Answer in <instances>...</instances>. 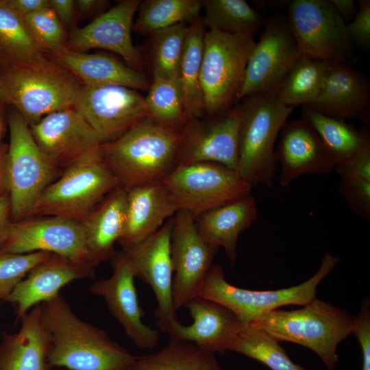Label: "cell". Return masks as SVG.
<instances>
[{"label":"cell","mask_w":370,"mask_h":370,"mask_svg":"<svg viewBox=\"0 0 370 370\" xmlns=\"http://www.w3.org/2000/svg\"><path fill=\"white\" fill-rule=\"evenodd\" d=\"M40 316L49 337L51 368L128 370L137 358L103 330L79 319L60 294L40 304Z\"/></svg>","instance_id":"cell-1"},{"label":"cell","mask_w":370,"mask_h":370,"mask_svg":"<svg viewBox=\"0 0 370 370\" xmlns=\"http://www.w3.org/2000/svg\"><path fill=\"white\" fill-rule=\"evenodd\" d=\"M181 130L147 117L104 143L101 147L102 159L119 187L127 191L162 182L179 164Z\"/></svg>","instance_id":"cell-2"},{"label":"cell","mask_w":370,"mask_h":370,"mask_svg":"<svg viewBox=\"0 0 370 370\" xmlns=\"http://www.w3.org/2000/svg\"><path fill=\"white\" fill-rule=\"evenodd\" d=\"M0 102L16 110L32 125L45 116L72 108L82 84L44 54L0 69Z\"/></svg>","instance_id":"cell-3"},{"label":"cell","mask_w":370,"mask_h":370,"mask_svg":"<svg viewBox=\"0 0 370 370\" xmlns=\"http://www.w3.org/2000/svg\"><path fill=\"white\" fill-rule=\"evenodd\" d=\"M355 317L317 297L301 308L270 311L249 323L278 342H292L315 352L329 370L338 360L339 343L352 334Z\"/></svg>","instance_id":"cell-4"},{"label":"cell","mask_w":370,"mask_h":370,"mask_svg":"<svg viewBox=\"0 0 370 370\" xmlns=\"http://www.w3.org/2000/svg\"><path fill=\"white\" fill-rule=\"evenodd\" d=\"M241 104L236 171L252 188H270L278 169L277 136L293 108L280 101L276 92H263Z\"/></svg>","instance_id":"cell-5"},{"label":"cell","mask_w":370,"mask_h":370,"mask_svg":"<svg viewBox=\"0 0 370 370\" xmlns=\"http://www.w3.org/2000/svg\"><path fill=\"white\" fill-rule=\"evenodd\" d=\"M10 143L7 148L8 192L12 221L34 214L46 188L62 173L42 152L29 125L12 107L8 106Z\"/></svg>","instance_id":"cell-6"},{"label":"cell","mask_w":370,"mask_h":370,"mask_svg":"<svg viewBox=\"0 0 370 370\" xmlns=\"http://www.w3.org/2000/svg\"><path fill=\"white\" fill-rule=\"evenodd\" d=\"M340 258L325 251L313 276L304 282L278 290L254 291L235 286L225 277L223 268L213 264L199 291V297L217 302L232 311L245 323L288 305L305 306L316 298L319 283L337 265Z\"/></svg>","instance_id":"cell-7"},{"label":"cell","mask_w":370,"mask_h":370,"mask_svg":"<svg viewBox=\"0 0 370 370\" xmlns=\"http://www.w3.org/2000/svg\"><path fill=\"white\" fill-rule=\"evenodd\" d=\"M118 187L100 149L64 170L42 193L33 216H54L79 222Z\"/></svg>","instance_id":"cell-8"},{"label":"cell","mask_w":370,"mask_h":370,"mask_svg":"<svg viewBox=\"0 0 370 370\" xmlns=\"http://www.w3.org/2000/svg\"><path fill=\"white\" fill-rule=\"evenodd\" d=\"M255 45L252 36L206 32L200 84L208 115L230 109L236 103Z\"/></svg>","instance_id":"cell-9"},{"label":"cell","mask_w":370,"mask_h":370,"mask_svg":"<svg viewBox=\"0 0 370 370\" xmlns=\"http://www.w3.org/2000/svg\"><path fill=\"white\" fill-rule=\"evenodd\" d=\"M162 183L177 210L195 217L252 190L236 171L214 162L178 164Z\"/></svg>","instance_id":"cell-10"},{"label":"cell","mask_w":370,"mask_h":370,"mask_svg":"<svg viewBox=\"0 0 370 370\" xmlns=\"http://www.w3.org/2000/svg\"><path fill=\"white\" fill-rule=\"evenodd\" d=\"M287 22L301 53L331 64H350L352 42L346 23L328 0H294Z\"/></svg>","instance_id":"cell-11"},{"label":"cell","mask_w":370,"mask_h":370,"mask_svg":"<svg viewBox=\"0 0 370 370\" xmlns=\"http://www.w3.org/2000/svg\"><path fill=\"white\" fill-rule=\"evenodd\" d=\"M301 55L287 19L275 16L267 20L249 56L236 102L260 92H277Z\"/></svg>","instance_id":"cell-12"},{"label":"cell","mask_w":370,"mask_h":370,"mask_svg":"<svg viewBox=\"0 0 370 370\" xmlns=\"http://www.w3.org/2000/svg\"><path fill=\"white\" fill-rule=\"evenodd\" d=\"M47 251L76 262L92 264L84 234L77 221L54 216H32L12 221L0 253Z\"/></svg>","instance_id":"cell-13"},{"label":"cell","mask_w":370,"mask_h":370,"mask_svg":"<svg viewBox=\"0 0 370 370\" xmlns=\"http://www.w3.org/2000/svg\"><path fill=\"white\" fill-rule=\"evenodd\" d=\"M173 217L153 235L139 244L121 251L135 276L141 278L153 291L158 329L169 335L180 323L173 299V270L171 258Z\"/></svg>","instance_id":"cell-14"},{"label":"cell","mask_w":370,"mask_h":370,"mask_svg":"<svg viewBox=\"0 0 370 370\" xmlns=\"http://www.w3.org/2000/svg\"><path fill=\"white\" fill-rule=\"evenodd\" d=\"M170 248L173 299L177 310L197 297L219 248L204 239L196 227L195 217L182 210L173 217Z\"/></svg>","instance_id":"cell-15"},{"label":"cell","mask_w":370,"mask_h":370,"mask_svg":"<svg viewBox=\"0 0 370 370\" xmlns=\"http://www.w3.org/2000/svg\"><path fill=\"white\" fill-rule=\"evenodd\" d=\"M73 108L103 143L116 138L140 120L150 117L145 96L122 86L82 85Z\"/></svg>","instance_id":"cell-16"},{"label":"cell","mask_w":370,"mask_h":370,"mask_svg":"<svg viewBox=\"0 0 370 370\" xmlns=\"http://www.w3.org/2000/svg\"><path fill=\"white\" fill-rule=\"evenodd\" d=\"M241 121V104L188 121L181 130L178 164L214 162L236 171Z\"/></svg>","instance_id":"cell-17"},{"label":"cell","mask_w":370,"mask_h":370,"mask_svg":"<svg viewBox=\"0 0 370 370\" xmlns=\"http://www.w3.org/2000/svg\"><path fill=\"white\" fill-rule=\"evenodd\" d=\"M30 130L42 152L61 171L99 151L103 144L73 107L45 116Z\"/></svg>","instance_id":"cell-18"},{"label":"cell","mask_w":370,"mask_h":370,"mask_svg":"<svg viewBox=\"0 0 370 370\" xmlns=\"http://www.w3.org/2000/svg\"><path fill=\"white\" fill-rule=\"evenodd\" d=\"M140 0H124L102 12L89 24L68 34L67 49L87 52L102 49L119 55L130 67L142 71L143 61L133 45L131 32Z\"/></svg>","instance_id":"cell-19"},{"label":"cell","mask_w":370,"mask_h":370,"mask_svg":"<svg viewBox=\"0 0 370 370\" xmlns=\"http://www.w3.org/2000/svg\"><path fill=\"white\" fill-rule=\"evenodd\" d=\"M112 267L111 276L93 283L90 291L103 297L110 312L135 345L143 349L156 347L159 333L143 321L144 312L134 284L136 276L122 252L114 256Z\"/></svg>","instance_id":"cell-20"},{"label":"cell","mask_w":370,"mask_h":370,"mask_svg":"<svg viewBox=\"0 0 370 370\" xmlns=\"http://www.w3.org/2000/svg\"><path fill=\"white\" fill-rule=\"evenodd\" d=\"M275 156L282 166L279 182L284 188L301 175L328 174L336 166L319 135L304 118L284 123Z\"/></svg>","instance_id":"cell-21"},{"label":"cell","mask_w":370,"mask_h":370,"mask_svg":"<svg viewBox=\"0 0 370 370\" xmlns=\"http://www.w3.org/2000/svg\"><path fill=\"white\" fill-rule=\"evenodd\" d=\"M330 116L345 120L370 119V87L368 80L350 64H332L321 89L310 106Z\"/></svg>","instance_id":"cell-22"},{"label":"cell","mask_w":370,"mask_h":370,"mask_svg":"<svg viewBox=\"0 0 370 370\" xmlns=\"http://www.w3.org/2000/svg\"><path fill=\"white\" fill-rule=\"evenodd\" d=\"M93 275L94 267L52 254L28 273L6 301L15 306L21 319L36 305L56 297L69 283Z\"/></svg>","instance_id":"cell-23"},{"label":"cell","mask_w":370,"mask_h":370,"mask_svg":"<svg viewBox=\"0 0 370 370\" xmlns=\"http://www.w3.org/2000/svg\"><path fill=\"white\" fill-rule=\"evenodd\" d=\"M184 307L193 323H178L169 335L170 338L192 343L213 354L228 351L241 323L236 316L223 305L199 296Z\"/></svg>","instance_id":"cell-24"},{"label":"cell","mask_w":370,"mask_h":370,"mask_svg":"<svg viewBox=\"0 0 370 370\" xmlns=\"http://www.w3.org/2000/svg\"><path fill=\"white\" fill-rule=\"evenodd\" d=\"M177 208L162 182L127 190L125 224L118 243L132 247L156 233Z\"/></svg>","instance_id":"cell-25"},{"label":"cell","mask_w":370,"mask_h":370,"mask_svg":"<svg viewBox=\"0 0 370 370\" xmlns=\"http://www.w3.org/2000/svg\"><path fill=\"white\" fill-rule=\"evenodd\" d=\"M44 55L69 71L83 86L115 85L136 90L149 87L144 73L106 54L77 52L62 47Z\"/></svg>","instance_id":"cell-26"},{"label":"cell","mask_w":370,"mask_h":370,"mask_svg":"<svg viewBox=\"0 0 370 370\" xmlns=\"http://www.w3.org/2000/svg\"><path fill=\"white\" fill-rule=\"evenodd\" d=\"M258 216L255 198L250 194L202 213L195 217V225L206 241L224 249L233 265L237 258L238 237Z\"/></svg>","instance_id":"cell-27"},{"label":"cell","mask_w":370,"mask_h":370,"mask_svg":"<svg viewBox=\"0 0 370 370\" xmlns=\"http://www.w3.org/2000/svg\"><path fill=\"white\" fill-rule=\"evenodd\" d=\"M127 191L116 188L79 221L92 264L95 267L116 255L114 245L125 224Z\"/></svg>","instance_id":"cell-28"},{"label":"cell","mask_w":370,"mask_h":370,"mask_svg":"<svg viewBox=\"0 0 370 370\" xmlns=\"http://www.w3.org/2000/svg\"><path fill=\"white\" fill-rule=\"evenodd\" d=\"M20 330L4 334L0 370H51L47 362L49 337L40 316V304L21 317Z\"/></svg>","instance_id":"cell-29"},{"label":"cell","mask_w":370,"mask_h":370,"mask_svg":"<svg viewBox=\"0 0 370 370\" xmlns=\"http://www.w3.org/2000/svg\"><path fill=\"white\" fill-rule=\"evenodd\" d=\"M205 27L200 18L189 25L178 70L177 79L188 121L199 119L206 113L200 84Z\"/></svg>","instance_id":"cell-30"},{"label":"cell","mask_w":370,"mask_h":370,"mask_svg":"<svg viewBox=\"0 0 370 370\" xmlns=\"http://www.w3.org/2000/svg\"><path fill=\"white\" fill-rule=\"evenodd\" d=\"M302 112L330 152L336 167L347 164L370 143L367 130L358 131L345 120L323 114L308 106H304Z\"/></svg>","instance_id":"cell-31"},{"label":"cell","mask_w":370,"mask_h":370,"mask_svg":"<svg viewBox=\"0 0 370 370\" xmlns=\"http://www.w3.org/2000/svg\"><path fill=\"white\" fill-rule=\"evenodd\" d=\"M128 370H225L214 354L195 344L170 339L158 352L137 356Z\"/></svg>","instance_id":"cell-32"},{"label":"cell","mask_w":370,"mask_h":370,"mask_svg":"<svg viewBox=\"0 0 370 370\" xmlns=\"http://www.w3.org/2000/svg\"><path fill=\"white\" fill-rule=\"evenodd\" d=\"M331 63L301 53L276 95L284 105L293 108L310 106L317 99Z\"/></svg>","instance_id":"cell-33"},{"label":"cell","mask_w":370,"mask_h":370,"mask_svg":"<svg viewBox=\"0 0 370 370\" xmlns=\"http://www.w3.org/2000/svg\"><path fill=\"white\" fill-rule=\"evenodd\" d=\"M201 19L208 30L252 36L267 21L244 0H203Z\"/></svg>","instance_id":"cell-34"},{"label":"cell","mask_w":370,"mask_h":370,"mask_svg":"<svg viewBox=\"0 0 370 370\" xmlns=\"http://www.w3.org/2000/svg\"><path fill=\"white\" fill-rule=\"evenodd\" d=\"M201 8L199 0H145L138 6L132 30L151 36L177 24H191L199 19Z\"/></svg>","instance_id":"cell-35"},{"label":"cell","mask_w":370,"mask_h":370,"mask_svg":"<svg viewBox=\"0 0 370 370\" xmlns=\"http://www.w3.org/2000/svg\"><path fill=\"white\" fill-rule=\"evenodd\" d=\"M23 18L0 0V69L43 55Z\"/></svg>","instance_id":"cell-36"},{"label":"cell","mask_w":370,"mask_h":370,"mask_svg":"<svg viewBox=\"0 0 370 370\" xmlns=\"http://www.w3.org/2000/svg\"><path fill=\"white\" fill-rule=\"evenodd\" d=\"M279 343L264 330L241 322L228 351L256 360L271 370H306L294 363Z\"/></svg>","instance_id":"cell-37"},{"label":"cell","mask_w":370,"mask_h":370,"mask_svg":"<svg viewBox=\"0 0 370 370\" xmlns=\"http://www.w3.org/2000/svg\"><path fill=\"white\" fill-rule=\"evenodd\" d=\"M145 97L149 118L154 121L178 130L188 121L177 78L153 75Z\"/></svg>","instance_id":"cell-38"},{"label":"cell","mask_w":370,"mask_h":370,"mask_svg":"<svg viewBox=\"0 0 370 370\" xmlns=\"http://www.w3.org/2000/svg\"><path fill=\"white\" fill-rule=\"evenodd\" d=\"M189 25L180 23L151 34L153 75L176 79Z\"/></svg>","instance_id":"cell-39"},{"label":"cell","mask_w":370,"mask_h":370,"mask_svg":"<svg viewBox=\"0 0 370 370\" xmlns=\"http://www.w3.org/2000/svg\"><path fill=\"white\" fill-rule=\"evenodd\" d=\"M22 18L44 53H51L64 47L68 32L50 7Z\"/></svg>","instance_id":"cell-40"},{"label":"cell","mask_w":370,"mask_h":370,"mask_svg":"<svg viewBox=\"0 0 370 370\" xmlns=\"http://www.w3.org/2000/svg\"><path fill=\"white\" fill-rule=\"evenodd\" d=\"M51 254L47 251L22 254L0 253V300L6 301L28 273Z\"/></svg>","instance_id":"cell-41"},{"label":"cell","mask_w":370,"mask_h":370,"mask_svg":"<svg viewBox=\"0 0 370 370\" xmlns=\"http://www.w3.org/2000/svg\"><path fill=\"white\" fill-rule=\"evenodd\" d=\"M338 186L339 194L344 198L350 209L360 218H370V179L344 174Z\"/></svg>","instance_id":"cell-42"},{"label":"cell","mask_w":370,"mask_h":370,"mask_svg":"<svg viewBox=\"0 0 370 370\" xmlns=\"http://www.w3.org/2000/svg\"><path fill=\"white\" fill-rule=\"evenodd\" d=\"M354 18L346 25L349 39L366 49L370 47V1L358 0Z\"/></svg>","instance_id":"cell-43"},{"label":"cell","mask_w":370,"mask_h":370,"mask_svg":"<svg viewBox=\"0 0 370 370\" xmlns=\"http://www.w3.org/2000/svg\"><path fill=\"white\" fill-rule=\"evenodd\" d=\"M370 305L369 301L362 302L358 314L355 317L352 334L360 343L362 352V369L370 370Z\"/></svg>","instance_id":"cell-44"},{"label":"cell","mask_w":370,"mask_h":370,"mask_svg":"<svg viewBox=\"0 0 370 370\" xmlns=\"http://www.w3.org/2000/svg\"><path fill=\"white\" fill-rule=\"evenodd\" d=\"M335 169L340 175L353 174L370 179V143L365 145L347 164Z\"/></svg>","instance_id":"cell-45"},{"label":"cell","mask_w":370,"mask_h":370,"mask_svg":"<svg viewBox=\"0 0 370 370\" xmlns=\"http://www.w3.org/2000/svg\"><path fill=\"white\" fill-rule=\"evenodd\" d=\"M49 7L68 32L76 28L75 3L73 0H49Z\"/></svg>","instance_id":"cell-46"},{"label":"cell","mask_w":370,"mask_h":370,"mask_svg":"<svg viewBox=\"0 0 370 370\" xmlns=\"http://www.w3.org/2000/svg\"><path fill=\"white\" fill-rule=\"evenodd\" d=\"M5 5L21 17L49 7V0H3Z\"/></svg>","instance_id":"cell-47"},{"label":"cell","mask_w":370,"mask_h":370,"mask_svg":"<svg viewBox=\"0 0 370 370\" xmlns=\"http://www.w3.org/2000/svg\"><path fill=\"white\" fill-rule=\"evenodd\" d=\"M12 222L10 200L6 193L0 196V247L6 238Z\"/></svg>","instance_id":"cell-48"},{"label":"cell","mask_w":370,"mask_h":370,"mask_svg":"<svg viewBox=\"0 0 370 370\" xmlns=\"http://www.w3.org/2000/svg\"><path fill=\"white\" fill-rule=\"evenodd\" d=\"M77 19L84 18L101 10L108 4L102 0H77L75 1Z\"/></svg>","instance_id":"cell-49"},{"label":"cell","mask_w":370,"mask_h":370,"mask_svg":"<svg viewBox=\"0 0 370 370\" xmlns=\"http://www.w3.org/2000/svg\"><path fill=\"white\" fill-rule=\"evenodd\" d=\"M330 2L344 21L349 22L356 14L357 8L353 0H331Z\"/></svg>","instance_id":"cell-50"},{"label":"cell","mask_w":370,"mask_h":370,"mask_svg":"<svg viewBox=\"0 0 370 370\" xmlns=\"http://www.w3.org/2000/svg\"><path fill=\"white\" fill-rule=\"evenodd\" d=\"M7 149L3 145L0 147V196L8 193L6 166Z\"/></svg>","instance_id":"cell-51"},{"label":"cell","mask_w":370,"mask_h":370,"mask_svg":"<svg viewBox=\"0 0 370 370\" xmlns=\"http://www.w3.org/2000/svg\"><path fill=\"white\" fill-rule=\"evenodd\" d=\"M8 124V106L0 102V147L6 125Z\"/></svg>","instance_id":"cell-52"},{"label":"cell","mask_w":370,"mask_h":370,"mask_svg":"<svg viewBox=\"0 0 370 370\" xmlns=\"http://www.w3.org/2000/svg\"><path fill=\"white\" fill-rule=\"evenodd\" d=\"M0 87H1V82H0Z\"/></svg>","instance_id":"cell-53"}]
</instances>
